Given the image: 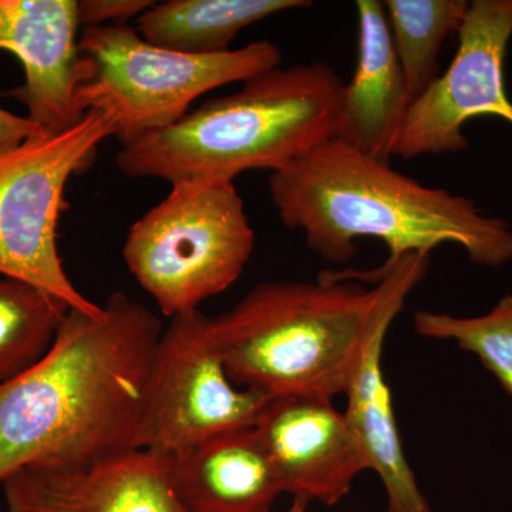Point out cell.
I'll list each match as a JSON object with an SVG mask.
<instances>
[{
	"label": "cell",
	"mask_w": 512,
	"mask_h": 512,
	"mask_svg": "<svg viewBox=\"0 0 512 512\" xmlns=\"http://www.w3.org/2000/svg\"><path fill=\"white\" fill-rule=\"evenodd\" d=\"M269 399L232 382L210 316L200 309L175 316L161 333L151 360L138 450L175 454L254 427Z\"/></svg>",
	"instance_id": "8"
},
{
	"label": "cell",
	"mask_w": 512,
	"mask_h": 512,
	"mask_svg": "<svg viewBox=\"0 0 512 512\" xmlns=\"http://www.w3.org/2000/svg\"><path fill=\"white\" fill-rule=\"evenodd\" d=\"M282 491L301 500L339 503L367 470L345 414L318 396L271 397L254 426Z\"/></svg>",
	"instance_id": "10"
},
{
	"label": "cell",
	"mask_w": 512,
	"mask_h": 512,
	"mask_svg": "<svg viewBox=\"0 0 512 512\" xmlns=\"http://www.w3.org/2000/svg\"><path fill=\"white\" fill-rule=\"evenodd\" d=\"M409 296L394 299L367 340L362 359L345 396V414L355 434L367 470L376 471L387 493L386 512H431L423 497L400 440L393 412L392 394L384 380L382 355L384 339L393 320Z\"/></svg>",
	"instance_id": "15"
},
{
	"label": "cell",
	"mask_w": 512,
	"mask_h": 512,
	"mask_svg": "<svg viewBox=\"0 0 512 512\" xmlns=\"http://www.w3.org/2000/svg\"><path fill=\"white\" fill-rule=\"evenodd\" d=\"M168 474L187 512H272L284 493L254 427L168 454Z\"/></svg>",
	"instance_id": "14"
},
{
	"label": "cell",
	"mask_w": 512,
	"mask_h": 512,
	"mask_svg": "<svg viewBox=\"0 0 512 512\" xmlns=\"http://www.w3.org/2000/svg\"><path fill=\"white\" fill-rule=\"evenodd\" d=\"M77 103L113 117L121 146L174 126L198 97L281 66V50L256 40L218 55H187L147 42L131 26L82 29Z\"/></svg>",
	"instance_id": "5"
},
{
	"label": "cell",
	"mask_w": 512,
	"mask_h": 512,
	"mask_svg": "<svg viewBox=\"0 0 512 512\" xmlns=\"http://www.w3.org/2000/svg\"><path fill=\"white\" fill-rule=\"evenodd\" d=\"M255 231L231 181L183 180L128 229L130 274L167 318L198 311L251 261Z\"/></svg>",
	"instance_id": "6"
},
{
	"label": "cell",
	"mask_w": 512,
	"mask_h": 512,
	"mask_svg": "<svg viewBox=\"0 0 512 512\" xmlns=\"http://www.w3.org/2000/svg\"><path fill=\"white\" fill-rule=\"evenodd\" d=\"M308 504V501L301 500V498H293V503L288 512H305Z\"/></svg>",
	"instance_id": "22"
},
{
	"label": "cell",
	"mask_w": 512,
	"mask_h": 512,
	"mask_svg": "<svg viewBox=\"0 0 512 512\" xmlns=\"http://www.w3.org/2000/svg\"><path fill=\"white\" fill-rule=\"evenodd\" d=\"M208 100L174 126L121 147L131 178L231 181L252 170H282L338 133L345 83L325 62L281 66Z\"/></svg>",
	"instance_id": "4"
},
{
	"label": "cell",
	"mask_w": 512,
	"mask_h": 512,
	"mask_svg": "<svg viewBox=\"0 0 512 512\" xmlns=\"http://www.w3.org/2000/svg\"><path fill=\"white\" fill-rule=\"evenodd\" d=\"M70 309L52 293L0 275V386L49 352Z\"/></svg>",
	"instance_id": "17"
},
{
	"label": "cell",
	"mask_w": 512,
	"mask_h": 512,
	"mask_svg": "<svg viewBox=\"0 0 512 512\" xmlns=\"http://www.w3.org/2000/svg\"><path fill=\"white\" fill-rule=\"evenodd\" d=\"M8 512H187L168 454L133 450L77 467H25L2 483Z\"/></svg>",
	"instance_id": "12"
},
{
	"label": "cell",
	"mask_w": 512,
	"mask_h": 512,
	"mask_svg": "<svg viewBox=\"0 0 512 512\" xmlns=\"http://www.w3.org/2000/svg\"><path fill=\"white\" fill-rule=\"evenodd\" d=\"M306 0H167L137 19V32L153 45L187 53L218 55L248 26L309 8Z\"/></svg>",
	"instance_id": "16"
},
{
	"label": "cell",
	"mask_w": 512,
	"mask_h": 512,
	"mask_svg": "<svg viewBox=\"0 0 512 512\" xmlns=\"http://www.w3.org/2000/svg\"><path fill=\"white\" fill-rule=\"evenodd\" d=\"M359 56L345 84L336 138L367 156L390 161L412 97L379 0H357Z\"/></svg>",
	"instance_id": "13"
},
{
	"label": "cell",
	"mask_w": 512,
	"mask_h": 512,
	"mask_svg": "<svg viewBox=\"0 0 512 512\" xmlns=\"http://www.w3.org/2000/svg\"><path fill=\"white\" fill-rule=\"evenodd\" d=\"M156 2L151 0H77V15L82 29L124 26L138 19Z\"/></svg>",
	"instance_id": "20"
},
{
	"label": "cell",
	"mask_w": 512,
	"mask_h": 512,
	"mask_svg": "<svg viewBox=\"0 0 512 512\" xmlns=\"http://www.w3.org/2000/svg\"><path fill=\"white\" fill-rule=\"evenodd\" d=\"M429 264L430 256L413 254L363 274L375 279L373 289L335 272H325L315 284L255 286L234 308L212 318L229 377L268 397L332 400L345 394L383 312L412 293Z\"/></svg>",
	"instance_id": "3"
},
{
	"label": "cell",
	"mask_w": 512,
	"mask_h": 512,
	"mask_svg": "<svg viewBox=\"0 0 512 512\" xmlns=\"http://www.w3.org/2000/svg\"><path fill=\"white\" fill-rule=\"evenodd\" d=\"M116 136L113 117L90 110L62 133H39L0 146V275L52 293L72 309L99 313L64 271L57 228L67 210V184Z\"/></svg>",
	"instance_id": "7"
},
{
	"label": "cell",
	"mask_w": 512,
	"mask_h": 512,
	"mask_svg": "<svg viewBox=\"0 0 512 512\" xmlns=\"http://www.w3.org/2000/svg\"><path fill=\"white\" fill-rule=\"evenodd\" d=\"M269 194L282 224L301 231L308 247L333 264L352 259L360 238L389 248L384 265L430 256L444 244L463 248L474 264L495 268L512 261L507 222L336 137L271 173Z\"/></svg>",
	"instance_id": "2"
},
{
	"label": "cell",
	"mask_w": 512,
	"mask_h": 512,
	"mask_svg": "<svg viewBox=\"0 0 512 512\" xmlns=\"http://www.w3.org/2000/svg\"><path fill=\"white\" fill-rule=\"evenodd\" d=\"M160 318L123 292L70 309L52 348L0 386V484L25 467H77L138 450Z\"/></svg>",
	"instance_id": "1"
},
{
	"label": "cell",
	"mask_w": 512,
	"mask_h": 512,
	"mask_svg": "<svg viewBox=\"0 0 512 512\" xmlns=\"http://www.w3.org/2000/svg\"><path fill=\"white\" fill-rule=\"evenodd\" d=\"M457 33L453 62L410 103L392 157L412 160L467 150L464 126L477 117H498L512 126L504 76L512 0H474Z\"/></svg>",
	"instance_id": "9"
},
{
	"label": "cell",
	"mask_w": 512,
	"mask_h": 512,
	"mask_svg": "<svg viewBox=\"0 0 512 512\" xmlns=\"http://www.w3.org/2000/svg\"><path fill=\"white\" fill-rule=\"evenodd\" d=\"M39 133L43 131L28 117L16 116L8 110L0 109V146L20 143Z\"/></svg>",
	"instance_id": "21"
},
{
	"label": "cell",
	"mask_w": 512,
	"mask_h": 512,
	"mask_svg": "<svg viewBox=\"0 0 512 512\" xmlns=\"http://www.w3.org/2000/svg\"><path fill=\"white\" fill-rule=\"evenodd\" d=\"M77 0H0V50L13 53L25 83L6 93L28 109L43 133L56 134L80 123Z\"/></svg>",
	"instance_id": "11"
},
{
	"label": "cell",
	"mask_w": 512,
	"mask_h": 512,
	"mask_svg": "<svg viewBox=\"0 0 512 512\" xmlns=\"http://www.w3.org/2000/svg\"><path fill=\"white\" fill-rule=\"evenodd\" d=\"M414 328L426 338L454 340L461 349L476 353L512 396V295L478 318L417 312Z\"/></svg>",
	"instance_id": "19"
},
{
	"label": "cell",
	"mask_w": 512,
	"mask_h": 512,
	"mask_svg": "<svg viewBox=\"0 0 512 512\" xmlns=\"http://www.w3.org/2000/svg\"><path fill=\"white\" fill-rule=\"evenodd\" d=\"M394 52L412 101L439 77L444 42L458 32L470 3L464 0H386Z\"/></svg>",
	"instance_id": "18"
}]
</instances>
